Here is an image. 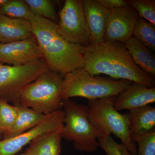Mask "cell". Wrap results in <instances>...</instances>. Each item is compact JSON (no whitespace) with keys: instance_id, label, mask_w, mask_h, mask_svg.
<instances>
[{"instance_id":"1","label":"cell","mask_w":155,"mask_h":155,"mask_svg":"<svg viewBox=\"0 0 155 155\" xmlns=\"http://www.w3.org/2000/svg\"><path fill=\"white\" fill-rule=\"evenodd\" d=\"M34 36L50 70L63 76L84 68V47L67 41L59 35L58 24L35 15L30 20Z\"/></svg>"},{"instance_id":"2","label":"cell","mask_w":155,"mask_h":155,"mask_svg":"<svg viewBox=\"0 0 155 155\" xmlns=\"http://www.w3.org/2000/svg\"><path fill=\"white\" fill-rule=\"evenodd\" d=\"M64 78L51 70L45 72L21 90L19 104L45 115L62 110Z\"/></svg>"},{"instance_id":"3","label":"cell","mask_w":155,"mask_h":155,"mask_svg":"<svg viewBox=\"0 0 155 155\" xmlns=\"http://www.w3.org/2000/svg\"><path fill=\"white\" fill-rule=\"evenodd\" d=\"M132 82L122 79L96 77L91 75L84 68H80L64 76L62 98L64 100L78 97L90 100L116 96Z\"/></svg>"},{"instance_id":"4","label":"cell","mask_w":155,"mask_h":155,"mask_svg":"<svg viewBox=\"0 0 155 155\" xmlns=\"http://www.w3.org/2000/svg\"><path fill=\"white\" fill-rule=\"evenodd\" d=\"M116 97L88 100L90 121L101 136L112 134L121 140L132 155H137L136 143L132 140L129 131L128 114H121L116 110L114 107Z\"/></svg>"},{"instance_id":"5","label":"cell","mask_w":155,"mask_h":155,"mask_svg":"<svg viewBox=\"0 0 155 155\" xmlns=\"http://www.w3.org/2000/svg\"><path fill=\"white\" fill-rule=\"evenodd\" d=\"M63 108L65 112L63 138L72 142L74 148L79 151H96L101 134L90 121L87 106L66 99L63 101Z\"/></svg>"},{"instance_id":"6","label":"cell","mask_w":155,"mask_h":155,"mask_svg":"<svg viewBox=\"0 0 155 155\" xmlns=\"http://www.w3.org/2000/svg\"><path fill=\"white\" fill-rule=\"evenodd\" d=\"M49 70L43 59L21 66L0 64V99L14 105L19 104L21 90Z\"/></svg>"},{"instance_id":"7","label":"cell","mask_w":155,"mask_h":155,"mask_svg":"<svg viewBox=\"0 0 155 155\" xmlns=\"http://www.w3.org/2000/svg\"><path fill=\"white\" fill-rule=\"evenodd\" d=\"M59 18L58 31L63 38L81 46L91 44L82 0H66Z\"/></svg>"},{"instance_id":"8","label":"cell","mask_w":155,"mask_h":155,"mask_svg":"<svg viewBox=\"0 0 155 155\" xmlns=\"http://www.w3.org/2000/svg\"><path fill=\"white\" fill-rule=\"evenodd\" d=\"M105 43L117 80H128L154 87V76L145 72L134 63L124 44L119 42Z\"/></svg>"},{"instance_id":"9","label":"cell","mask_w":155,"mask_h":155,"mask_svg":"<svg viewBox=\"0 0 155 155\" xmlns=\"http://www.w3.org/2000/svg\"><path fill=\"white\" fill-rule=\"evenodd\" d=\"M65 112L61 110L47 115L41 122L19 135L0 140V155H14L23 147L39 136L58 130L64 126Z\"/></svg>"},{"instance_id":"10","label":"cell","mask_w":155,"mask_h":155,"mask_svg":"<svg viewBox=\"0 0 155 155\" xmlns=\"http://www.w3.org/2000/svg\"><path fill=\"white\" fill-rule=\"evenodd\" d=\"M138 17L137 11L129 5L111 10L107 21L104 42L125 43L132 36Z\"/></svg>"},{"instance_id":"11","label":"cell","mask_w":155,"mask_h":155,"mask_svg":"<svg viewBox=\"0 0 155 155\" xmlns=\"http://www.w3.org/2000/svg\"><path fill=\"white\" fill-rule=\"evenodd\" d=\"M42 59V54L35 37L28 39L0 43V64L21 66Z\"/></svg>"},{"instance_id":"12","label":"cell","mask_w":155,"mask_h":155,"mask_svg":"<svg viewBox=\"0 0 155 155\" xmlns=\"http://www.w3.org/2000/svg\"><path fill=\"white\" fill-rule=\"evenodd\" d=\"M82 2L91 44L103 42L110 11L102 6L97 0H82Z\"/></svg>"},{"instance_id":"13","label":"cell","mask_w":155,"mask_h":155,"mask_svg":"<svg viewBox=\"0 0 155 155\" xmlns=\"http://www.w3.org/2000/svg\"><path fill=\"white\" fill-rule=\"evenodd\" d=\"M83 59L84 69L91 75L105 74L117 80L104 42L84 47Z\"/></svg>"},{"instance_id":"14","label":"cell","mask_w":155,"mask_h":155,"mask_svg":"<svg viewBox=\"0 0 155 155\" xmlns=\"http://www.w3.org/2000/svg\"><path fill=\"white\" fill-rule=\"evenodd\" d=\"M155 88L132 82L125 90L116 96L114 107L117 111L141 107L155 103Z\"/></svg>"},{"instance_id":"15","label":"cell","mask_w":155,"mask_h":155,"mask_svg":"<svg viewBox=\"0 0 155 155\" xmlns=\"http://www.w3.org/2000/svg\"><path fill=\"white\" fill-rule=\"evenodd\" d=\"M30 21L0 14V43L5 44L34 37Z\"/></svg>"},{"instance_id":"16","label":"cell","mask_w":155,"mask_h":155,"mask_svg":"<svg viewBox=\"0 0 155 155\" xmlns=\"http://www.w3.org/2000/svg\"><path fill=\"white\" fill-rule=\"evenodd\" d=\"M63 128L38 137L31 142L25 152L28 155H60Z\"/></svg>"},{"instance_id":"17","label":"cell","mask_w":155,"mask_h":155,"mask_svg":"<svg viewBox=\"0 0 155 155\" xmlns=\"http://www.w3.org/2000/svg\"><path fill=\"white\" fill-rule=\"evenodd\" d=\"M129 111L127 114L131 137L144 134L155 128V107L149 105Z\"/></svg>"},{"instance_id":"18","label":"cell","mask_w":155,"mask_h":155,"mask_svg":"<svg viewBox=\"0 0 155 155\" xmlns=\"http://www.w3.org/2000/svg\"><path fill=\"white\" fill-rule=\"evenodd\" d=\"M14 106L17 107V119L10 131L3 135V139L14 137L30 130L41 122L47 116L19 104Z\"/></svg>"},{"instance_id":"19","label":"cell","mask_w":155,"mask_h":155,"mask_svg":"<svg viewBox=\"0 0 155 155\" xmlns=\"http://www.w3.org/2000/svg\"><path fill=\"white\" fill-rule=\"evenodd\" d=\"M124 44L134 63L145 72L155 76V58L152 51L132 36Z\"/></svg>"},{"instance_id":"20","label":"cell","mask_w":155,"mask_h":155,"mask_svg":"<svg viewBox=\"0 0 155 155\" xmlns=\"http://www.w3.org/2000/svg\"><path fill=\"white\" fill-rule=\"evenodd\" d=\"M132 37L151 51H155V25L139 17Z\"/></svg>"},{"instance_id":"21","label":"cell","mask_w":155,"mask_h":155,"mask_svg":"<svg viewBox=\"0 0 155 155\" xmlns=\"http://www.w3.org/2000/svg\"><path fill=\"white\" fill-rule=\"evenodd\" d=\"M0 14L28 21L31 20L35 15L24 0H9L6 5L0 8Z\"/></svg>"},{"instance_id":"22","label":"cell","mask_w":155,"mask_h":155,"mask_svg":"<svg viewBox=\"0 0 155 155\" xmlns=\"http://www.w3.org/2000/svg\"><path fill=\"white\" fill-rule=\"evenodd\" d=\"M32 13L58 24L59 18L52 2L49 0H24Z\"/></svg>"},{"instance_id":"23","label":"cell","mask_w":155,"mask_h":155,"mask_svg":"<svg viewBox=\"0 0 155 155\" xmlns=\"http://www.w3.org/2000/svg\"><path fill=\"white\" fill-rule=\"evenodd\" d=\"M17 116V107L0 99V127L2 129L4 134L11 130Z\"/></svg>"},{"instance_id":"24","label":"cell","mask_w":155,"mask_h":155,"mask_svg":"<svg viewBox=\"0 0 155 155\" xmlns=\"http://www.w3.org/2000/svg\"><path fill=\"white\" fill-rule=\"evenodd\" d=\"M137 12L139 17L155 25V0L126 1Z\"/></svg>"},{"instance_id":"25","label":"cell","mask_w":155,"mask_h":155,"mask_svg":"<svg viewBox=\"0 0 155 155\" xmlns=\"http://www.w3.org/2000/svg\"><path fill=\"white\" fill-rule=\"evenodd\" d=\"M131 137L137 143V155H155V128L144 134Z\"/></svg>"},{"instance_id":"26","label":"cell","mask_w":155,"mask_h":155,"mask_svg":"<svg viewBox=\"0 0 155 155\" xmlns=\"http://www.w3.org/2000/svg\"><path fill=\"white\" fill-rule=\"evenodd\" d=\"M101 147L107 155H133L122 143L115 141L110 134H104L98 140Z\"/></svg>"},{"instance_id":"27","label":"cell","mask_w":155,"mask_h":155,"mask_svg":"<svg viewBox=\"0 0 155 155\" xmlns=\"http://www.w3.org/2000/svg\"><path fill=\"white\" fill-rule=\"evenodd\" d=\"M98 2L108 10L123 8L128 5L127 1L124 0H97Z\"/></svg>"},{"instance_id":"28","label":"cell","mask_w":155,"mask_h":155,"mask_svg":"<svg viewBox=\"0 0 155 155\" xmlns=\"http://www.w3.org/2000/svg\"><path fill=\"white\" fill-rule=\"evenodd\" d=\"M9 2V0H0V8H2Z\"/></svg>"},{"instance_id":"29","label":"cell","mask_w":155,"mask_h":155,"mask_svg":"<svg viewBox=\"0 0 155 155\" xmlns=\"http://www.w3.org/2000/svg\"><path fill=\"white\" fill-rule=\"evenodd\" d=\"M3 134H4V132H3L2 129L0 127V138L2 137Z\"/></svg>"},{"instance_id":"30","label":"cell","mask_w":155,"mask_h":155,"mask_svg":"<svg viewBox=\"0 0 155 155\" xmlns=\"http://www.w3.org/2000/svg\"><path fill=\"white\" fill-rule=\"evenodd\" d=\"M19 155H28V154L24 152V153H22L21 154H19Z\"/></svg>"}]
</instances>
